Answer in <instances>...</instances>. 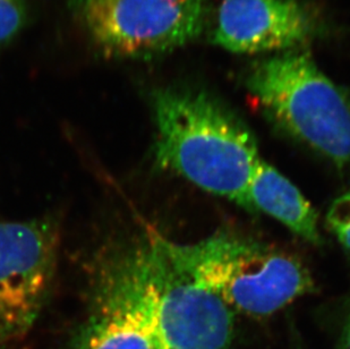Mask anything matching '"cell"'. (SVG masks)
Returning <instances> with one entry per match:
<instances>
[{"mask_svg":"<svg viewBox=\"0 0 350 349\" xmlns=\"http://www.w3.org/2000/svg\"><path fill=\"white\" fill-rule=\"evenodd\" d=\"M172 245L198 281L232 311L247 315H271L313 287L301 261L254 242L221 234L195 244Z\"/></svg>","mask_w":350,"mask_h":349,"instance_id":"3957f363","label":"cell"},{"mask_svg":"<svg viewBox=\"0 0 350 349\" xmlns=\"http://www.w3.org/2000/svg\"><path fill=\"white\" fill-rule=\"evenodd\" d=\"M327 224L342 246L350 252V193L338 198L327 212Z\"/></svg>","mask_w":350,"mask_h":349,"instance_id":"8fae6325","label":"cell"},{"mask_svg":"<svg viewBox=\"0 0 350 349\" xmlns=\"http://www.w3.org/2000/svg\"><path fill=\"white\" fill-rule=\"evenodd\" d=\"M51 221L0 222V338L27 335L41 313L56 268Z\"/></svg>","mask_w":350,"mask_h":349,"instance_id":"8992f818","label":"cell"},{"mask_svg":"<svg viewBox=\"0 0 350 349\" xmlns=\"http://www.w3.org/2000/svg\"><path fill=\"white\" fill-rule=\"evenodd\" d=\"M27 21L25 0H0V46L10 42Z\"/></svg>","mask_w":350,"mask_h":349,"instance_id":"30bf717a","label":"cell"},{"mask_svg":"<svg viewBox=\"0 0 350 349\" xmlns=\"http://www.w3.org/2000/svg\"><path fill=\"white\" fill-rule=\"evenodd\" d=\"M151 103L158 165L247 208L248 186L261 158L244 124L202 90L160 89Z\"/></svg>","mask_w":350,"mask_h":349,"instance_id":"6da1fadb","label":"cell"},{"mask_svg":"<svg viewBox=\"0 0 350 349\" xmlns=\"http://www.w3.org/2000/svg\"><path fill=\"white\" fill-rule=\"evenodd\" d=\"M315 17L298 0H222L212 40L234 53L298 49L315 32Z\"/></svg>","mask_w":350,"mask_h":349,"instance_id":"ba28073f","label":"cell"},{"mask_svg":"<svg viewBox=\"0 0 350 349\" xmlns=\"http://www.w3.org/2000/svg\"><path fill=\"white\" fill-rule=\"evenodd\" d=\"M341 349H350V319L347 326L345 328L344 336H342V346Z\"/></svg>","mask_w":350,"mask_h":349,"instance_id":"7c38bea8","label":"cell"},{"mask_svg":"<svg viewBox=\"0 0 350 349\" xmlns=\"http://www.w3.org/2000/svg\"><path fill=\"white\" fill-rule=\"evenodd\" d=\"M246 88L272 122L340 170H350V94L306 50H288L252 67Z\"/></svg>","mask_w":350,"mask_h":349,"instance_id":"7a4b0ae2","label":"cell"},{"mask_svg":"<svg viewBox=\"0 0 350 349\" xmlns=\"http://www.w3.org/2000/svg\"><path fill=\"white\" fill-rule=\"evenodd\" d=\"M142 250L158 349H232V307L184 267L172 242L152 235Z\"/></svg>","mask_w":350,"mask_h":349,"instance_id":"277c9868","label":"cell"},{"mask_svg":"<svg viewBox=\"0 0 350 349\" xmlns=\"http://www.w3.org/2000/svg\"><path fill=\"white\" fill-rule=\"evenodd\" d=\"M72 349H158L142 247L103 264L92 313Z\"/></svg>","mask_w":350,"mask_h":349,"instance_id":"52a82bcc","label":"cell"},{"mask_svg":"<svg viewBox=\"0 0 350 349\" xmlns=\"http://www.w3.org/2000/svg\"><path fill=\"white\" fill-rule=\"evenodd\" d=\"M247 208L271 216L305 241L321 242L313 207L289 179L262 159L248 186Z\"/></svg>","mask_w":350,"mask_h":349,"instance_id":"9c48e42d","label":"cell"},{"mask_svg":"<svg viewBox=\"0 0 350 349\" xmlns=\"http://www.w3.org/2000/svg\"><path fill=\"white\" fill-rule=\"evenodd\" d=\"M70 6L105 56L146 60L196 39L208 0H70Z\"/></svg>","mask_w":350,"mask_h":349,"instance_id":"5b68a950","label":"cell"}]
</instances>
